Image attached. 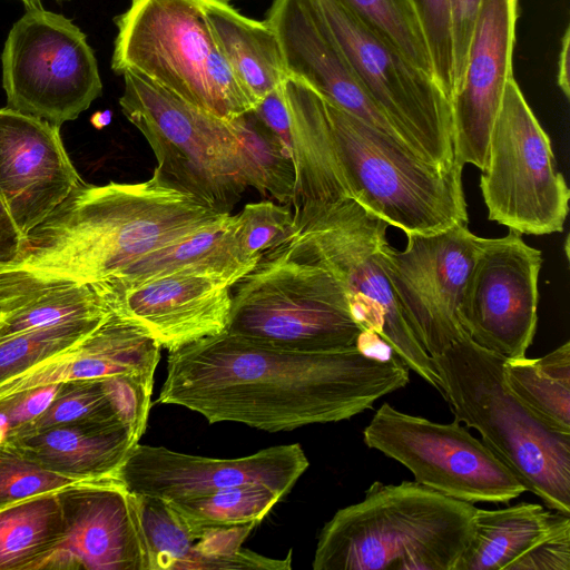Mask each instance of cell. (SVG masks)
<instances>
[{
  "mask_svg": "<svg viewBox=\"0 0 570 570\" xmlns=\"http://www.w3.org/2000/svg\"><path fill=\"white\" fill-rule=\"evenodd\" d=\"M553 514L529 502L498 510L476 508L471 538L454 570H507L543 535Z\"/></svg>",
  "mask_w": 570,
  "mask_h": 570,
  "instance_id": "26",
  "label": "cell"
},
{
  "mask_svg": "<svg viewBox=\"0 0 570 570\" xmlns=\"http://www.w3.org/2000/svg\"><path fill=\"white\" fill-rule=\"evenodd\" d=\"M105 317L71 321L0 338V384L73 345Z\"/></svg>",
  "mask_w": 570,
  "mask_h": 570,
  "instance_id": "34",
  "label": "cell"
},
{
  "mask_svg": "<svg viewBox=\"0 0 570 570\" xmlns=\"http://www.w3.org/2000/svg\"><path fill=\"white\" fill-rule=\"evenodd\" d=\"M91 285L111 313L168 351L220 334L228 323L233 286L214 275L175 272Z\"/></svg>",
  "mask_w": 570,
  "mask_h": 570,
  "instance_id": "17",
  "label": "cell"
},
{
  "mask_svg": "<svg viewBox=\"0 0 570 570\" xmlns=\"http://www.w3.org/2000/svg\"><path fill=\"white\" fill-rule=\"evenodd\" d=\"M569 62H570V29L567 28L561 41V50L558 62L557 81L561 91L569 99L570 97V77H569Z\"/></svg>",
  "mask_w": 570,
  "mask_h": 570,
  "instance_id": "43",
  "label": "cell"
},
{
  "mask_svg": "<svg viewBox=\"0 0 570 570\" xmlns=\"http://www.w3.org/2000/svg\"><path fill=\"white\" fill-rule=\"evenodd\" d=\"M511 391L553 428L570 433V342L540 358L505 360Z\"/></svg>",
  "mask_w": 570,
  "mask_h": 570,
  "instance_id": "28",
  "label": "cell"
},
{
  "mask_svg": "<svg viewBox=\"0 0 570 570\" xmlns=\"http://www.w3.org/2000/svg\"><path fill=\"white\" fill-rule=\"evenodd\" d=\"M82 422L122 423L105 377L61 383L48 407L10 439L57 425Z\"/></svg>",
  "mask_w": 570,
  "mask_h": 570,
  "instance_id": "33",
  "label": "cell"
},
{
  "mask_svg": "<svg viewBox=\"0 0 570 570\" xmlns=\"http://www.w3.org/2000/svg\"><path fill=\"white\" fill-rule=\"evenodd\" d=\"M311 2L363 90L405 144L428 163L458 165L451 101L436 80L338 0Z\"/></svg>",
  "mask_w": 570,
  "mask_h": 570,
  "instance_id": "10",
  "label": "cell"
},
{
  "mask_svg": "<svg viewBox=\"0 0 570 570\" xmlns=\"http://www.w3.org/2000/svg\"><path fill=\"white\" fill-rule=\"evenodd\" d=\"M226 213L167 183L81 181L0 266V301L67 284H95Z\"/></svg>",
  "mask_w": 570,
  "mask_h": 570,
  "instance_id": "3",
  "label": "cell"
},
{
  "mask_svg": "<svg viewBox=\"0 0 570 570\" xmlns=\"http://www.w3.org/2000/svg\"><path fill=\"white\" fill-rule=\"evenodd\" d=\"M110 120H111V112L109 110L96 112L91 117L92 125L98 129L106 127L110 122Z\"/></svg>",
  "mask_w": 570,
  "mask_h": 570,
  "instance_id": "44",
  "label": "cell"
},
{
  "mask_svg": "<svg viewBox=\"0 0 570 570\" xmlns=\"http://www.w3.org/2000/svg\"><path fill=\"white\" fill-rule=\"evenodd\" d=\"M569 517L556 511L543 535L507 570H570Z\"/></svg>",
  "mask_w": 570,
  "mask_h": 570,
  "instance_id": "38",
  "label": "cell"
},
{
  "mask_svg": "<svg viewBox=\"0 0 570 570\" xmlns=\"http://www.w3.org/2000/svg\"><path fill=\"white\" fill-rule=\"evenodd\" d=\"M284 82L269 91L253 110L278 139L292 159L291 119L286 104Z\"/></svg>",
  "mask_w": 570,
  "mask_h": 570,
  "instance_id": "41",
  "label": "cell"
},
{
  "mask_svg": "<svg viewBox=\"0 0 570 570\" xmlns=\"http://www.w3.org/2000/svg\"><path fill=\"white\" fill-rule=\"evenodd\" d=\"M83 482L88 481L49 471L0 443V510L32 497Z\"/></svg>",
  "mask_w": 570,
  "mask_h": 570,
  "instance_id": "36",
  "label": "cell"
},
{
  "mask_svg": "<svg viewBox=\"0 0 570 570\" xmlns=\"http://www.w3.org/2000/svg\"><path fill=\"white\" fill-rule=\"evenodd\" d=\"M476 508L417 482L375 481L320 532L314 570H454Z\"/></svg>",
  "mask_w": 570,
  "mask_h": 570,
  "instance_id": "5",
  "label": "cell"
},
{
  "mask_svg": "<svg viewBox=\"0 0 570 570\" xmlns=\"http://www.w3.org/2000/svg\"><path fill=\"white\" fill-rule=\"evenodd\" d=\"M505 360L466 334L432 357L455 420L481 434L525 491L570 515V433L550 425L511 391Z\"/></svg>",
  "mask_w": 570,
  "mask_h": 570,
  "instance_id": "6",
  "label": "cell"
},
{
  "mask_svg": "<svg viewBox=\"0 0 570 570\" xmlns=\"http://www.w3.org/2000/svg\"><path fill=\"white\" fill-rule=\"evenodd\" d=\"M483 0H448L453 51V91L462 79ZM453 95V94H452Z\"/></svg>",
  "mask_w": 570,
  "mask_h": 570,
  "instance_id": "40",
  "label": "cell"
},
{
  "mask_svg": "<svg viewBox=\"0 0 570 570\" xmlns=\"http://www.w3.org/2000/svg\"><path fill=\"white\" fill-rule=\"evenodd\" d=\"M264 21L277 36L288 77L405 144L358 83L311 0H273Z\"/></svg>",
  "mask_w": 570,
  "mask_h": 570,
  "instance_id": "21",
  "label": "cell"
},
{
  "mask_svg": "<svg viewBox=\"0 0 570 570\" xmlns=\"http://www.w3.org/2000/svg\"><path fill=\"white\" fill-rule=\"evenodd\" d=\"M63 539L36 570H145L129 492L117 476L58 491Z\"/></svg>",
  "mask_w": 570,
  "mask_h": 570,
  "instance_id": "19",
  "label": "cell"
},
{
  "mask_svg": "<svg viewBox=\"0 0 570 570\" xmlns=\"http://www.w3.org/2000/svg\"><path fill=\"white\" fill-rule=\"evenodd\" d=\"M237 242L243 257L256 266L292 235L293 210L273 202L249 203L237 214Z\"/></svg>",
  "mask_w": 570,
  "mask_h": 570,
  "instance_id": "35",
  "label": "cell"
},
{
  "mask_svg": "<svg viewBox=\"0 0 570 570\" xmlns=\"http://www.w3.org/2000/svg\"><path fill=\"white\" fill-rule=\"evenodd\" d=\"M111 69L135 70L195 106L232 120L252 101L194 0H131L115 19Z\"/></svg>",
  "mask_w": 570,
  "mask_h": 570,
  "instance_id": "8",
  "label": "cell"
},
{
  "mask_svg": "<svg viewBox=\"0 0 570 570\" xmlns=\"http://www.w3.org/2000/svg\"><path fill=\"white\" fill-rule=\"evenodd\" d=\"M234 286L228 334L282 350L321 353L356 345L366 332L338 281L283 245Z\"/></svg>",
  "mask_w": 570,
  "mask_h": 570,
  "instance_id": "9",
  "label": "cell"
},
{
  "mask_svg": "<svg viewBox=\"0 0 570 570\" xmlns=\"http://www.w3.org/2000/svg\"><path fill=\"white\" fill-rule=\"evenodd\" d=\"M281 499L274 490L249 483L167 502L197 527H233L258 524Z\"/></svg>",
  "mask_w": 570,
  "mask_h": 570,
  "instance_id": "31",
  "label": "cell"
},
{
  "mask_svg": "<svg viewBox=\"0 0 570 570\" xmlns=\"http://www.w3.org/2000/svg\"><path fill=\"white\" fill-rule=\"evenodd\" d=\"M81 181L60 126L0 108V198L23 236Z\"/></svg>",
  "mask_w": 570,
  "mask_h": 570,
  "instance_id": "20",
  "label": "cell"
},
{
  "mask_svg": "<svg viewBox=\"0 0 570 570\" xmlns=\"http://www.w3.org/2000/svg\"><path fill=\"white\" fill-rule=\"evenodd\" d=\"M160 345L110 312L89 334L0 384V401L40 386L73 380L134 375L154 381Z\"/></svg>",
  "mask_w": 570,
  "mask_h": 570,
  "instance_id": "22",
  "label": "cell"
},
{
  "mask_svg": "<svg viewBox=\"0 0 570 570\" xmlns=\"http://www.w3.org/2000/svg\"><path fill=\"white\" fill-rule=\"evenodd\" d=\"M293 233L283 246L328 271L343 286L357 323L441 393L432 357L405 321L381 249L387 223L347 196L293 206Z\"/></svg>",
  "mask_w": 570,
  "mask_h": 570,
  "instance_id": "7",
  "label": "cell"
},
{
  "mask_svg": "<svg viewBox=\"0 0 570 570\" xmlns=\"http://www.w3.org/2000/svg\"><path fill=\"white\" fill-rule=\"evenodd\" d=\"M61 383L40 386L0 401V443L37 419L50 404Z\"/></svg>",
  "mask_w": 570,
  "mask_h": 570,
  "instance_id": "39",
  "label": "cell"
},
{
  "mask_svg": "<svg viewBox=\"0 0 570 570\" xmlns=\"http://www.w3.org/2000/svg\"><path fill=\"white\" fill-rule=\"evenodd\" d=\"M338 1L409 61L435 79L429 45L410 0Z\"/></svg>",
  "mask_w": 570,
  "mask_h": 570,
  "instance_id": "32",
  "label": "cell"
},
{
  "mask_svg": "<svg viewBox=\"0 0 570 570\" xmlns=\"http://www.w3.org/2000/svg\"><path fill=\"white\" fill-rule=\"evenodd\" d=\"M308 465L298 443L237 459H213L137 443L116 476L131 493L166 501L249 483L265 485L283 498Z\"/></svg>",
  "mask_w": 570,
  "mask_h": 570,
  "instance_id": "16",
  "label": "cell"
},
{
  "mask_svg": "<svg viewBox=\"0 0 570 570\" xmlns=\"http://www.w3.org/2000/svg\"><path fill=\"white\" fill-rule=\"evenodd\" d=\"M521 235L483 239L458 311L472 342L508 360L525 356L538 323L542 253Z\"/></svg>",
  "mask_w": 570,
  "mask_h": 570,
  "instance_id": "15",
  "label": "cell"
},
{
  "mask_svg": "<svg viewBox=\"0 0 570 570\" xmlns=\"http://www.w3.org/2000/svg\"><path fill=\"white\" fill-rule=\"evenodd\" d=\"M284 90L293 206L347 196L406 236L468 225L463 166L425 161L403 141L332 105L297 78L287 77Z\"/></svg>",
  "mask_w": 570,
  "mask_h": 570,
  "instance_id": "2",
  "label": "cell"
},
{
  "mask_svg": "<svg viewBox=\"0 0 570 570\" xmlns=\"http://www.w3.org/2000/svg\"><path fill=\"white\" fill-rule=\"evenodd\" d=\"M22 238L23 235L0 198V266L10 264L16 259Z\"/></svg>",
  "mask_w": 570,
  "mask_h": 570,
  "instance_id": "42",
  "label": "cell"
},
{
  "mask_svg": "<svg viewBox=\"0 0 570 570\" xmlns=\"http://www.w3.org/2000/svg\"><path fill=\"white\" fill-rule=\"evenodd\" d=\"M26 4V7H32V6H39L41 0H20ZM57 1H63V0H57Z\"/></svg>",
  "mask_w": 570,
  "mask_h": 570,
  "instance_id": "45",
  "label": "cell"
},
{
  "mask_svg": "<svg viewBox=\"0 0 570 570\" xmlns=\"http://www.w3.org/2000/svg\"><path fill=\"white\" fill-rule=\"evenodd\" d=\"M7 107L61 126L101 96L102 82L86 35L62 14L27 7L2 55Z\"/></svg>",
  "mask_w": 570,
  "mask_h": 570,
  "instance_id": "12",
  "label": "cell"
},
{
  "mask_svg": "<svg viewBox=\"0 0 570 570\" xmlns=\"http://www.w3.org/2000/svg\"><path fill=\"white\" fill-rule=\"evenodd\" d=\"M480 178L488 218L520 234L563 230L570 190L551 141L512 78L494 119Z\"/></svg>",
  "mask_w": 570,
  "mask_h": 570,
  "instance_id": "11",
  "label": "cell"
},
{
  "mask_svg": "<svg viewBox=\"0 0 570 570\" xmlns=\"http://www.w3.org/2000/svg\"><path fill=\"white\" fill-rule=\"evenodd\" d=\"M109 313L91 284L51 286L0 301V338Z\"/></svg>",
  "mask_w": 570,
  "mask_h": 570,
  "instance_id": "29",
  "label": "cell"
},
{
  "mask_svg": "<svg viewBox=\"0 0 570 570\" xmlns=\"http://www.w3.org/2000/svg\"><path fill=\"white\" fill-rule=\"evenodd\" d=\"M519 0H483L465 69L451 97L455 163L483 169L491 129L513 78Z\"/></svg>",
  "mask_w": 570,
  "mask_h": 570,
  "instance_id": "18",
  "label": "cell"
},
{
  "mask_svg": "<svg viewBox=\"0 0 570 570\" xmlns=\"http://www.w3.org/2000/svg\"><path fill=\"white\" fill-rule=\"evenodd\" d=\"M364 443L406 466L415 482L469 503H508L525 488L480 440L449 424L383 403L363 432Z\"/></svg>",
  "mask_w": 570,
  "mask_h": 570,
  "instance_id": "13",
  "label": "cell"
},
{
  "mask_svg": "<svg viewBox=\"0 0 570 570\" xmlns=\"http://www.w3.org/2000/svg\"><path fill=\"white\" fill-rule=\"evenodd\" d=\"M422 24L433 63L434 77L451 101L453 51L448 0H410Z\"/></svg>",
  "mask_w": 570,
  "mask_h": 570,
  "instance_id": "37",
  "label": "cell"
},
{
  "mask_svg": "<svg viewBox=\"0 0 570 570\" xmlns=\"http://www.w3.org/2000/svg\"><path fill=\"white\" fill-rule=\"evenodd\" d=\"M210 33L235 76L256 105L288 77L279 41L265 22L227 2H198Z\"/></svg>",
  "mask_w": 570,
  "mask_h": 570,
  "instance_id": "24",
  "label": "cell"
},
{
  "mask_svg": "<svg viewBox=\"0 0 570 570\" xmlns=\"http://www.w3.org/2000/svg\"><path fill=\"white\" fill-rule=\"evenodd\" d=\"M237 228V214L226 213L142 256L111 279L135 282L175 272H193L214 275L234 286L255 267L240 253Z\"/></svg>",
  "mask_w": 570,
  "mask_h": 570,
  "instance_id": "25",
  "label": "cell"
},
{
  "mask_svg": "<svg viewBox=\"0 0 570 570\" xmlns=\"http://www.w3.org/2000/svg\"><path fill=\"white\" fill-rule=\"evenodd\" d=\"M65 534L58 491L0 510V570H36Z\"/></svg>",
  "mask_w": 570,
  "mask_h": 570,
  "instance_id": "27",
  "label": "cell"
},
{
  "mask_svg": "<svg viewBox=\"0 0 570 570\" xmlns=\"http://www.w3.org/2000/svg\"><path fill=\"white\" fill-rule=\"evenodd\" d=\"M129 498L145 570H190L203 527L188 522L165 500L131 492Z\"/></svg>",
  "mask_w": 570,
  "mask_h": 570,
  "instance_id": "30",
  "label": "cell"
},
{
  "mask_svg": "<svg viewBox=\"0 0 570 570\" xmlns=\"http://www.w3.org/2000/svg\"><path fill=\"white\" fill-rule=\"evenodd\" d=\"M406 237L403 250L383 243L382 266L405 321L433 357L465 334L458 311L484 238L468 225Z\"/></svg>",
  "mask_w": 570,
  "mask_h": 570,
  "instance_id": "14",
  "label": "cell"
},
{
  "mask_svg": "<svg viewBox=\"0 0 570 570\" xmlns=\"http://www.w3.org/2000/svg\"><path fill=\"white\" fill-rule=\"evenodd\" d=\"M194 1H197V2H227L229 0H194Z\"/></svg>",
  "mask_w": 570,
  "mask_h": 570,
  "instance_id": "46",
  "label": "cell"
},
{
  "mask_svg": "<svg viewBox=\"0 0 570 570\" xmlns=\"http://www.w3.org/2000/svg\"><path fill=\"white\" fill-rule=\"evenodd\" d=\"M121 76V110L149 144L165 183L222 213L249 187L291 203L293 161L254 110L227 120L138 71Z\"/></svg>",
  "mask_w": 570,
  "mask_h": 570,
  "instance_id": "4",
  "label": "cell"
},
{
  "mask_svg": "<svg viewBox=\"0 0 570 570\" xmlns=\"http://www.w3.org/2000/svg\"><path fill=\"white\" fill-rule=\"evenodd\" d=\"M138 442L122 423L82 422L19 435L3 444L49 471L94 481L116 476Z\"/></svg>",
  "mask_w": 570,
  "mask_h": 570,
  "instance_id": "23",
  "label": "cell"
},
{
  "mask_svg": "<svg viewBox=\"0 0 570 570\" xmlns=\"http://www.w3.org/2000/svg\"><path fill=\"white\" fill-rule=\"evenodd\" d=\"M396 356L358 348L304 353L225 331L168 351L158 402L268 432L348 420L409 383Z\"/></svg>",
  "mask_w": 570,
  "mask_h": 570,
  "instance_id": "1",
  "label": "cell"
}]
</instances>
